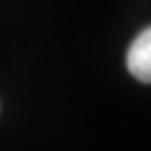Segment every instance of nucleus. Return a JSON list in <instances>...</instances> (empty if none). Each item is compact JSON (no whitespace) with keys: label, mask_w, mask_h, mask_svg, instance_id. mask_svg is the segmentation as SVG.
Returning <instances> with one entry per match:
<instances>
[{"label":"nucleus","mask_w":151,"mask_h":151,"mask_svg":"<svg viewBox=\"0 0 151 151\" xmlns=\"http://www.w3.org/2000/svg\"><path fill=\"white\" fill-rule=\"evenodd\" d=\"M126 65L131 76L141 83H151V28L141 30L126 53Z\"/></svg>","instance_id":"f257e3e1"}]
</instances>
